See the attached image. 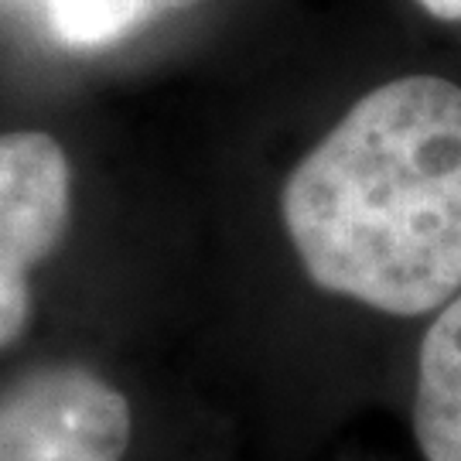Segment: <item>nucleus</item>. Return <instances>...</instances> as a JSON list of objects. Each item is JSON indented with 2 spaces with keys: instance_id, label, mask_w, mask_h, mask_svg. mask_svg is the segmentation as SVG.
<instances>
[{
  "instance_id": "nucleus-1",
  "label": "nucleus",
  "mask_w": 461,
  "mask_h": 461,
  "mask_svg": "<svg viewBox=\"0 0 461 461\" xmlns=\"http://www.w3.org/2000/svg\"><path fill=\"white\" fill-rule=\"evenodd\" d=\"M284 230L308 277L396 318L461 294V86H376L291 171Z\"/></svg>"
},
{
  "instance_id": "nucleus-2",
  "label": "nucleus",
  "mask_w": 461,
  "mask_h": 461,
  "mask_svg": "<svg viewBox=\"0 0 461 461\" xmlns=\"http://www.w3.org/2000/svg\"><path fill=\"white\" fill-rule=\"evenodd\" d=\"M133 413L86 366H45L0 390V461H127Z\"/></svg>"
},
{
  "instance_id": "nucleus-3",
  "label": "nucleus",
  "mask_w": 461,
  "mask_h": 461,
  "mask_svg": "<svg viewBox=\"0 0 461 461\" xmlns=\"http://www.w3.org/2000/svg\"><path fill=\"white\" fill-rule=\"evenodd\" d=\"M72 167L62 144L38 131L0 133V348L32 325V274L66 240Z\"/></svg>"
},
{
  "instance_id": "nucleus-4",
  "label": "nucleus",
  "mask_w": 461,
  "mask_h": 461,
  "mask_svg": "<svg viewBox=\"0 0 461 461\" xmlns=\"http://www.w3.org/2000/svg\"><path fill=\"white\" fill-rule=\"evenodd\" d=\"M413 438L424 461H461V294L438 312L420 342Z\"/></svg>"
},
{
  "instance_id": "nucleus-5",
  "label": "nucleus",
  "mask_w": 461,
  "mask_h": 461,
  "mask_svg": "<svg viewBox=\"0 0 461 461\" xmlns=\"http://www.w3.org/2000/svg\"><path fill=\"white\" fill-rule=\"evenodd\" d=\"M182 4L188 0H49V21L72 49H103Z\"/></svg>"
},
{
  "instance_id": "nucleus-6",
  "label": "nucleus",
  "mask_w": 461,
  "mask_h": 461,
  "mask_svg": "<svg viewBox=\"0 0 461 461\" xmlns=\"http://www.w3.org/2000/svg\"><path fill=\"white\" fill-rule=\"evenodd\" d=\"M430 17L441 21H461V0H417Z\"/></svg>"
}]
</instances>
